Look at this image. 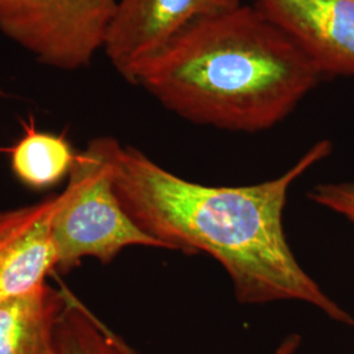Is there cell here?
Returning a JSON list of instances; mask_svg holds the SVG:
<instances>
[{
    "mask_svg": "<svg viewBox=\"0 0 354 354\" xmlns=\"http://www.w3.org/2000/svg\"><path fill=\"white\" fill-rule=\"evenodd\" d=\"M62 192L0 212V304L37 290L57 272L51 223Z\"/></svg>",
    "mask_w": 354,
    "mask_h": 354,
    "instance_id": "cell-7",
    "label": "cell"
},
{
    "mask_svg": "<svg viewBox=\"0 0 354 354\" xmlns=\"http://www.w3.org/2000/svg\"><path fill=\"white\" fill-rule=\"evenodd\" d=\"M241 4V0H120L102 50L114 70L133 84L140 67L184 29Z\"/></svg>",
    "mask_w": 354,
    "mask_h": 354,
    "instance_id": "cell-5",
    "label": "cell"
},
{
    "mask_svg": "<svg viewBox=\"0 0 354 354\" xmlns=\"http://www.w3.org/2000/svg\"><path fill=\"white\" fill-rule=\"evenodd\" d=\"M330 150L328 140H322L276 178L210 187L177 176L145 152L122 146L115 192L127 214L162 250L214 259L227 273L239 304L301 302L354 327L353 315L299 264L283 227L291 185Z\"/></svg>",
    "mask_w": 354,
    "mask_h": 354,
    "instance_id": "cell-1",
    "label": "cell"
},
{
    "mask_svg": "<svg viewBox=\"0 0 354 354\" xmlns=\"http://www.w3.org/2000/svg\"><path fill=\"white\" fill-rule=\"evenodd\" d=\"M67 304L59 324L62 354H127V344L88 307L66 289Z\"/></svg>",
    "mask_w": 354,
    "mask_h": 354,
    "instance_id": "cell-10",
    "label": "cell"
},
{
    "mask_svg": "<svg viewBox=\"0 0 354 354\" xmlns=\"http://www.w3.org/2000/svg\"><path fill=\"white\" fill-rule=\"evenodd\" d=\"M122 145L97 137L77 152L62 190V203L51 223L57 272L67 274L86 259L111 264L130 247L162 245L127 214L115 192V172Z\"/></svg>",
    "mask_w": 354,
    "mask_h": 354,
    "instance_id": "cell-3",
    "label": "cell"
},
{
    "mask_svg": "<svg viewBox=\"0 0 354 354\" xmlns=\"http://www.w3.org/2000/svg\"><path fill=\"white\" fill-rule=\"evenodd\" d=\"M302 345V336L299 333H290L282 339L279 346L272 354H297ZM127 354H138L130 345H127Z\"/></svg>",
    "mask_w": 354,
    "mask_h": 354,
    "instance_id": "cell-12",
    "label": "cell"
},
{
    "mask_svg": "<svg viewBox=\"0 0 354 354\" xmlns=\"http://www.w3.org/2000/svg\"><path fill=\"white\" fill-rule=\"evenodd\" d=\"M120 0H0V33L39 64L75 71L104 49Z\"/></svg>",
    "mask_w": 354,
    "mask_h": 354,
    "instance_id": "cell-4",
    "label": "cell"
},
{
    "mask_svg": "<svg viewBox=\"0 0 354 354\" xmlns=\"http://www.w3.org/2000/svg\"><path fill=\"white\" fill-rule=\"evenodd\" d=\"M3 95H4V92L0 89V96H3Z\"/></svg>",
    "mask_w": 354,
    "mask_h": 354,
    "instance_id": "cell-13",
    "label": "cell"
},
{
    "mask_svg": "<svg viewBox=\"0 0 354 354\" xmlns=\"http://www.w3.org/2000/svg\"><path fill=\"white\" fill-rule=\"evenodd\" d=\"M322 79L279 26L241 4L184 29L133 84L196 125L259 133L289 117Z\"/></svg>",
    "mask_w": 354,
    "mask_h": 354,
    "instance_id": "cell-2",
    "label": "cell"
},
{
    "mask_svg": "<svg viewBox=\"0 0 354 354\" xmlns=\"http://www.w3.org/2000/svg\"><path fill=\"white\" fill-rule=\"evenodd\" d=\"M66 289L49 283L0 304V354H62L59 324Z\"/></svg>",
    "mask_w": 354,
    "mask_h": 354,
    "instance_id": "cell-8",
    "label": "cell"
},
{
    "mask_svg": "<svg viewBox=\"0 0 354 354\" xmlns=\"http://www.w3.org/2000/svg\"><path fill=\"white\" fill-rule=\"evenodd\" d=\"M24 133L12 146L0 149L10 156L15 178L26 188L45 192L67 181L77 152L64 134L38 130L32 115L23 121Z\"/></svg>",
    "mask_w": 354,
    "mask_h": 354,
    "instance_id": "cell-9",
    "label": "cell"
},
{
    "mask_svg": "<svg viewBox=\"0 0 354 354\" xmlns=\"http://www.w3.org/2000/svg\"><path fill=\"white\" fill-rule=\"evenodd\" d=\"M322 76H354V0H254Z\"/></svg>",
    "mask_w": 354,
    "mask_h": 354,
    "instance_id": "cell-6",
    "label": "cell"
},
{
    "mask_svg": "<svg viewBox=\"0 0 354 354\" xmlns=\"http://www.w3.org/2000/svg\"><path fill=\"white\" fill-rule=\"evenodd\" d=\"M310 201L342 215L354 225V183H324L308 192Z\"/></svg>",
    "mask_w": 354,
    "mask_h": 354,
    "instance_id": "cell-11",
    "label": "cell"
}]
</instances>
